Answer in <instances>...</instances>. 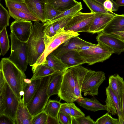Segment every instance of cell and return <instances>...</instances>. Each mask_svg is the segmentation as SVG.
<instances>
[{
    "label": "cell",
    "mask_w": 124,
    "mask_h": 124,
    "mask_svg": "<svg viewBox=\"0 0 124 124\" xmlns=\"http://www.w3.org/2000/svg\"><path fill=\"white\" fill-rule=\"evenodd\" d=\"M45 23L34 21L27 42L26 52L28 63L31 66L36 63L46 48L44 32Z\"/></svg>",
    "instance_id": "1"
},
{
    "label": "cell",
    "mask_w": 124,
    "mask_h": 124,
    "mask_svg": "<svg viewBox=\"0 0 124 124\" xmlns=\"http://www.w3.org/2000/svg\"><path fill=\"white\" fill-rule=\"evenodd\" d=\"M0 70H2L6 82L20 101L24 94V79L26 77L25 74L7 58L1 59Z\"/></svg>",
    "instance_id": "2"
},
{
    "label": "cell",
    "mask_w": 124,
    "mask_h": 124,
    "mask_svg": "<svg viewBox=\"0 0 124 124\" xmlns=\"http://www.w3.org/2000/svg\"><path fill=\"white\" fill-rule=\"evenodd\" d=\"M51 75L41 78L36 91L30 101L26 105L33 116L44 110L48 101L49 98L48 94V88Z\"/></svg>",
    "instance_id": "3"
},
{
    "label": "cell",
    "mask_w": 124,
    "mask_h": 124,
    "mask_svg": "<svg viewBox=\"0 0 124 124\" xmlns=\"http://www.w3.org/2000/svg\"><path fill=\"white\" fill-rule=\"evenodd\" d=\"M11 52L9 60L23 73L26 71L28 62L26 50L27 42L20 41L11 32Z\"/></svg>",
    "instance_id": "4"
},
{
    "label": "cell",
    "mask_w": 124,
    "mask_h": 124,
    "mask_svg": "<svg viewBox=\"0 0 124 124\" xmlns=\"http://www.w3.org/2000/svg\"><path fill=\"white\" fill-rule=\"evenodd\" d=\"M87 50L79 51L86 63L91 65L102 62L109 59L115 53L114 51L108 47L100 42Z\"/></svg>",
    "instance_id": "5"
},
{
    "label": "cell",
    "mask_w": 124,
    "mask_h": 124,
    "mask_svg": "<svg viewBox=\"0 0 124 124\" xmlns=\"http://www.w3.org/2000/svg\"><path fill=\"white\" fill-rule=\"evenodd\" d=\"M105 79L103 72L87 69L82 85L81 92L85 96L87 94L92 96L98 95L99 87Z\"/></svg>",
    "instance_id": "6"
},
{
    "label": "cell",
    "mask_w": 124,
    "mask_h": 124,
    "mask_svg": "<svg viewBox=\"0 0 124 124\" xmlns=\"http://www.w3.org/2000/svg\"><path fill=\"white\" fill-rule=\"evenodd\" d=\"M79 35L78 33L65 31L64 29L61 30L56 33L46 46L43 53L39 58L36 63L32 66V69L38 65L44 63L47 56L61 45L65 43L71 38Z\"/></svg>",
    "instance_id": "7"
},
{
    "label": "cell",
    "mask_w": 124,
    "mask_h": 124,
    "mask_svg": "<svg viewBox=\"0 0 124 124\" xmlns=\"http://www.w3.org/2000/svg\"><path fill=\"white\" fill-rule=\"evenodd\" d=\"M91 12L84 13L78 12L74 15L64 28L65 31L78 33L88 32L95 15Z\"/></svg>",
    "instance_id": "8"
},
{
    "label": "cell",
    "mask_w": 124,
    "mask_h": 124,
    "mask_svg": "<svg viewBox=\"0 0 124 124\" xmlns=\"http://www.w3.org/2000/svg\"><path fill=\"white\" fill-rule=\"evenodd\" d=\"M75 74L71 68L63 73L61 86L58 95L61 100L67 103H72L77 99L74 95Z\"/></svg>",
    "instance_id": "9"
},
{
    "label": "cell",
    "mask_w": 124,
    "mask_h": 124,
    "mask_svg": "<svg viewBox=\"0 0 124 124\" xmlns=\"http://www.w3.org/2000/svg\"><path fill=\"white\" fill-rule=\"evenodd\" d=\"M3 94V105L0 115H5L15 124L16 114L19 101L6 82L2 92Z\"/></svg>",
    "instance_id": "10"
},
{
    "label": "cell",
    "mask_w": 124,
    "mask_h": 124,
    "mask_svg": "<svg viewBox=\"0 0 124 124\" xmlns=\"http://www.w3.org/2000/svg\"><path fill=\"white\" fill-rule=\"evenodd\" d=\"M32 25L30 21L15 20L10 25L11 32L19 40L27 42L30 36Z\"/></svg>",
    "instance_id": "11"
},
{
    "label": "cell",
    "mask_w": 124,
    "mask_h": 124,
    "mask_svg": "<svg viewBox=\"0 0 124 124\" xmlns=\"http://www.w3.org/2000/svg\"><path fill=\"white\" fill-rule=\"evenodd\" d=\"M97 41L113 50L118 55L124 51V42L116 36L102 31L98 33Z\"/></svg>",
    "instance_id": "12"
},
{
    "label": "cell",
    "mask_w": 124,
    "mask_h": 124,
    "mask_svg": "<svg viewBox=\"0 0 124 124\" xmlns=\"http://www.w3.org/2000/svg\"><path fill=\"white\" fill-rule=\"evenodd\" d=\"M94 44L81 39L78 36H76L61 45L51 53L61 59L64 54L71 50H77L81 46Z\"/></svg>",
    "instance_id": "13"
},
{
    "label": "cell",
    "mask_w": 124,
    "mask_h": 124,
    "mask_svg": "<svg viewBox=\"0 0 124 124\" xmlns=\"http://www.w3.org/2000/svg\"><path fill=\"white\" fill-rule=\"evenodd\" d=\"M106 93L107 98L105 102L106 110L113 115L117 114L119 124H124V120L117 98L108 86L106 88Z\"/></svg>",
    "instance_id": "14"
},
{
    "label": "cell",
    "mask_w": 124,
    "mask_h": 124,
    "mask_svg": "<svg viewBox=\"0 0 124 124\" xmlns=\"http://www.w3.org/2000/svg\"><path fill=\"white\" fill-rule=\"evenodd\" d=\"M114 16L109 14L95 13L88 32L94 34L103 31Z\"/></svg>",
    "instance_id": "15"
},
{
    "label": "cell",
    "mask_w": 124,
    "mask_h": 124,
    "mask_svg": "<svg viewBox=\"0 0 124 124\" xmlns=\"http://www.w3.org/2000/svg\"><path fill=\"white\" fill-rule=\"evenodd\" d=\"M31 14L43 23L46 22L45 15V3L43 0H24Z\"/></svg>",
    "instance_id": "16"
},
{
    "label": "cell",
    "mask_w": 124,
    "mask_h": 124,
    "mask_svg": "<svg viewBox=\"0 0 124 124\" xmlns=\"http://www.w3.org/2000/svg\"><path fill=\"white\" fill-rule=\"evenodd\" d=\"M117 96L121 109L122 100L124 88V81L118 74L110 76L108 78V85Z\"/></svg>",
    "instance_id": "17"
},
{
    "label": "cell",
    "mask_w": 124,
    "mask_h": 124,
    "mask_svg": "<svg viewBox=\"0 0 124 124\" xmlns=\"http://www.w3.org/2000/svg\"><path fill=\"white\" fill-rule=\"evenodd\" d=\"M71 68L75 74L74 95L77 100L83 97L81 94V88L87 69L81 65Z\"/></svg>",
    "instance_id": "18"
},
{
    "label": "cell",
    "mask_w": 124,
    "mask_h": 124,
    "mask_svg": "<svg viewBox=\"0 0 124 124\" xmlns=\"http://www.w3.org/2000/svg\"><path fill=\"white\" fill-rule=\"evenodd\" d=\"M33 117L23 98L21 99L16 113L15 124H32Z\"/></svg>",
    "instance_id": "19"
},
{
    "label": "cell",
    "mask_w": 124,
    "mask_h": 124,
    "mask_svg": "<svg viewBox=\"0 0 124 124\" xmlns=\"http://www.w3.org/2000/svg\"><path fill=\"white\" fill-rule=\"evenodd\" d=\"M61 59L68 68L86 63L79 51L76 50H71L65 53L62 55Z\"/></svg>",
    "instance_id": "20"
},
{
    "label": "cell",
    "mask_w": 124,
    "mask_h": 124,
    "mask_svg": "<svg viewBox=\"0 0 124 124\" xmlns=\"http://www.w3.org/2000/svg\"><path fill=\"white\" fill-rule=\"evenodd\" d=\"M78 105L88 110L93 112L101 110H107L106 105L101 103L95 97L89 99L82 97L77 100Z\"/></svg>",
    "instance_id": "21"
},
{
    "label": "cell",
    "mask_w": 124,
    "mask_h": 124,
    "mask_svg": "<svg viewBox=\"0 0 124 124\" xmlns=\"http://www.w3.org/2000/svg\"><path fill=\"white\" fill-rule=\"evenodd\" d=\"M124 31V15L115 16L102 31L111 34L112 33Z\"/></svg>",
    "instance_id": "22"
},
{
    "label": "cell",
    "mask_w": 124,
    "mask_h": 124,
    "mask_svg": "<svg viewBox=\"0 0 124 124\" xmlns=\"http://www.w3.org/2000/svg\"><path fill=\"white\" fill-rule=\"evenodd\" d=\"M63 73L55 72L51 75L48 88L49 98L52 95L58 94L63 78Z\"/></svg>",
    "instance_id": "23"
},
{
    "label": "cell",
    "mask_w": 124,
    "mask_h": 124,
    "mask_svg": "<svg viewBox=\"0 0 124 124\" xmlns=\"http://www.w3.org/2000/svg\"><path fill=\"white\" fill-rule=\"evenodd\" d=\"M41 78H39L31 80L29 84L24 83L23 91L24 94L23 98L25 105L30 101L36 91L41 82Z\"/></svg>",
    "instance_id": "24"
},
{
    "label": "cell",
    "mask_w": 124,
    "mask_h": 124,
    "mask_svg": "<svg viewBox=\"0 0 124 124\" xmlns=\"http://www.w3.org/2000/svg\"><path fill=\"white\" fill-rule=\"evenodd\" d=\"M43 64L53 69L55 72L63 73L68 69L61 59L52 53L47 56Z\"/></svg>",
    "instance_id": "25"
},
{
    "label": "cell",
    "mask_w": 124,
    "mask_h": 124,
    "mask_svg": "<svg viewBox=\"0 0 124 124\" xmlns=\"http://www.w3.org/2000/svg\"><path fill=\"white\" fill-rule=\"evenodd\" d=\"M32 70L33 74L31 79V80L41 78L45 76L51 75L55 72L53 69L43 63L37 65Z\"/></svg>",
    "instance_id": "26"
},
{
    "label": "cell",
    "mask_w": 124,
    "mask_h": 124,
    "mask_svg": "<svg viewBox=\"0 0 124 124\" xmlns=\"http://www.w3.org/2000/svg\"><path fill=\"white\" fill-rule=\"evenodd\" d=\"M10 16L15 20L39 22L40 21L34 16L27 13L14 8H8Z\"/></svg>",
    "instance_id": "27"
},
{
    "label": "cell",
    "mask_w": 124,
    "mask_h": 124,
    "mask_svg": "<svg viewBox=\"0 0 124 124\" xmlns=\"http://www.w3.org/2000/svg\"><path fill=\"white\" fill-rule=\"evenodd\" d=\"M48 3L58 10L63 12L73 7L78 2L75 0H52Z\"/></svg>",
    "instance_id": "28"
},
{
    "label": "cell",
    "mask_w": 124,
    "mask_h": 124,
    "mask_svg": "<svg viewBox=\"0 0 124 124\" xmlns=\"http://www.w3.org/2000/svg\"><path fill=\"white\" fill-rule=\"evenodd\" d=\"M91 12L95 13L111 14L115 16L116 14L106 9L103 5L95 0H83Z\"/></svg>",
    "instance_id": "29"
},
{
    "label": "cell",
    "mask_w": 124,
    "mask_h": 124,
    "mask_svg": "<svg viewBox=\"0 0 124 124\" xmlns=\"http://www.w3.org/2000/svg\"><path fill=\"white\" fill-rule=\"evenodd\" d=\"M61 104L60 101L50 100L48 101L44 110L48 115L58 118Z\"/></svg>",
    "instance_id": "30"
},
{
    "label": "cell",
    "mask_w": 124,
    "mask_h": 124,
    "mask_svg": "<svg viewBox=\"0 0 124 124\" xmlns=\"http://www.w3.org/2000/svg\"><path fill=\"white\" fill-rule=\"evenodd\" d=\"M4 0L6 7L8 8H14L20 11L33 15L29 10L24 2V0Z\"/></svg>",
    "instance_id": "31"
},
{
    "label": "cell",
    "mask_w": 124,
    "mask_h": 124,
    "mask_svg": "<svg viewBox=\"0 0 124 124\" xmlns=\"http://www.w3.org/2000/svg\"><path fill=\"white\" fill-rule=\"evenodd\" d=\"M83 9L81 3H78L71 8L62 12L61 14L56 16L51 20L47 22L48 23H51L57 21L63 18L70 16H73L78 12L80 11Z\"/></svg>",
    "instance_id": "32"
},
{
    "label": "cell",
    "mask_w": 124,
    "mask_h": 124,
    "mask_svg": "<svg viewBox=\"0 0 124 124\" xmlns=\"http://www.w3.org/2000/svg\"><path fill=\"white\" fill-rule=\"evenodd\" d=\"M0 46L1 54L4 56L8 51L10 47L9 40L5 27L0 31Z\"/></svg>",
    "instance_id": "33"
},
{
    "label": "cell",
    "mask_w": 124,
    "mask_h": 124,
    "mask_svg": "<svg viewBox=\"0 0 124 124\" xmlns=\"http://www.w3.org/2000/svg\"><path fill=\"white\" fill-rule=\"evenodd\" d=\"M10 16L9 12L0 3V31L9 26Z\"/></svg>",
    "instance_id": "34"
},
{
    "label": "cell",
    "mask_w": 124,
    "mask_h": 124,
    "mask_svg": "<svg viewBox=\"0 0 124 124\" xmlns=\"http://www.w3.org/2000/svg\"><path fill=\"white\" fill-rule=\"evenodd\" d=\"M45 11L46 22L51 20L62 12L48 2L45 3Z\"/></svg>",
    "instance_id": "35"
},
{
    "label": "cell",
    "mask_w": 124,
    "mask_h": 124,
    "mask_svg": "<svg viewBox=\"0 0 124 124\" xmlns=\"http://www.w3.org/2000/svg\"><path fill=\"white\" fill-rule=\"evenodd\" d=\"M45 23V26L44 32L45 43L46 46L57 33L54 30L52 23H48L47 22Z\"/></svg>",
    "instance_id": "36"
},
{
    "label": "cell",
    "mask_w": 124,
    "mask_h": 124,
    "mask_svg": "<svg viewBox=\"0 0 124 124\" xmlns=\"http://www.w3.org/2000/svg\"><path fill=\"white\" fill-rule=\"evenodd\" d=\"M95 124H119L118 119L113 118L108 113L98 118Z\"/></svg>",
    "instance_id": "37"
},
{
    "label": "cell",
    "mask_w": 124,
    "mask_h": 124,
    "mask_svg": "<svg viewBox=\"0 0 124 124\" xmlns=\"http://www.w3.org/2000/svg\"><path fill=\"white\" fill-rule=\"evenodd\" d=\"M73 16L66 17L52 23H48L52 24L54 30L57 33L64 29Z\"/></svg>",
    "instance_id": "38"
},
{
    "label": "cell",
    "mask_w": 124,
    "mask_h": 124,
    "mask_svg": "<svg viewBox=\"0 0 124 124\" xmlns=\"http://www.w3.org/2000/svg\"><path fill=\"white\" fill-rule=\"evenodd\" d=\"M48 115L44 110L33 116L32 124H46Z\"/></svg>",
    "instance_id": "39"
},
{
    "label": "cell",
    "mask_w": 124,
    "mask_h": 124,
    "mask_svg": "<svg viewBox=\"0 0 124 124\" xmlns=\"http://www.w3.org/2000/svg\"><path fill=\"white\" fill-rule=\"evenodd\" d=\"M70 106V113L72 116L75 118L85 116V114L73 103H69Z\"/></svg>",
    "instance_id": "40"
},
{
    "label": "cell",
    "mask_w": 124,
    "mask_h": 124,
    "mask_svg": "<svg viewBox=\"0 0 124 124\" xmlns=\"http://www.w3.org/2000/svg\"><path fill=\"white\" fill-rule=\"evenodd\" d=\"M58 119L59 124H71L72 116L64 114L59 112Z\"/></svg>",
    "instance_id": "41"
},
{
    "label": "cell",
    "mask_w": 124,
    "mask_h": 124,
    "mask_svg": "<svg viewBox=\"0 0 124 124\" xmlns=\"http://www.w3.org/2000/svg\"><path fill=\"white\" fill-rule=\"evenodd\" d=\"M76 118L79 124H95V121L92 119L89 115L86 117L83 116Z\"/></svg>",
    "instance_id": "42"
},
{
    "label": "cell",
    "mask_w": 124,
    "mask_h": 124,
    "mask_svg": "<svg viewBox=\"0 0 124 124\" xmlns=\"http://www.w3.org/2000/svg\"><path fill=\"white\" fill-rule=\"evenodd\" d=\"M59 112L64 114L71 116L69 103H62Z\"/></svg>",
    "instance_id": "43"
},
{
    "label": "cell",
    "mask_w": 124,
    "mask_h": 124,
    "mask_svg": "<svg viewBox=\"0 0 124 124\" xmlns=\"http://www.w3.org/2000/svg\"><path fill=\"white\" fill-rule=\"evenodd\" d=\"M104 8L107 10L111 12L115 11L113 3L110 0H106L103 3Z\"/></svg>",
    "instance_id": "44"
},
{
    "label": "cell",
    "mask_w": 124,
    "mask_h": 124,
    "mask_svg": "<svg viewBox=\"0 0 124 124\" xmlns=\"http://www.w3.org/2000/svg\"><path fill=\"white\" fill-rule=\"evenodd\" d=\"M0 124H14L13 122L8 116L5 115H0Z\"/></svg>",
    "instance_id": "45"
},
{
    "label": "cell",
    "mask_w": 124,
    "mask_h": 124,
    "mask_svg": "<svg viewBox=\"0 0 124 124\" xmlns=\"http://www.w3.org/2000/svg\"><path fill=\"white\" fill-rule=\"evenodd\" d=\"M6 81L2 70H0V93L3 91L5 87Z\"/></svg>",
    "instance_id": "46"
},
{
    "label": "cell",
    "mask_w": 124,
    "mask_h": 124,
    "mask_svg": "<svg viewBox=\"0 0 124 124\" xmlns=\"http://www.w3.org/2000/svg\"><path fill=\"white\" fill-rule=\"evenodd\" d=\"M59 124L58 118L48 115L46 124Z\"/></svg>",
    "instance_id": "47"
},
{
    "label": "cell",
    "mask_w": 124,
    "mask_h": 124,
    "mask_svg": "<svg viewBox=\"0 0 124 124\" xmlns=\"http://www.w3.org/2000/svg\"><path fill=\"white\" fill-rule=\"evenodd\" d=\"M111 34L116 36L124 42V31L113 32Z\"/></svg>",
    "instance_id": "48"
},
{
    "label": "cell",
    "mask_w": 124,
    "mask_h": 124,
    "mask_svg": "<svg viewBox=\"0 0 124 124\" xmlns=\"http://www.w3.org/2000/svg\"><path fill=\"white\" fill-rule=\"evenodd\" d=\"M95 45V44L94 45H85L81 46L78 48L77 50L79 51L87 50L91 48L94 46Z\"/></svg>",
    "instance_id": "49"
},
{
    "label": "cell",
    "mask_w": 124,
    "mask_h": 124,
    "mask_svg": "<svg viewBox=\"0 0 124 124\" xmlns=\"http://www.w3.org/2000/svg\"><path fill=\"white\" fill-rule=\"evenodd\" d=\"M121 111L123 118L124 120V88L122 100Z\"/></svg>",
    "instance_id": "50"
},
{
    "label": "cell",
    "mask_w": 124,
    "mask_h": 124,
    "mask_svg": "<svg viewBox=\"0 0 124 124\" xmlns=\"http://www.w3.org/2000/svg\"><path fill=\"white\" fill-rule=\"evenodd\" d=\"M115 2L119 7L124 6V0H116Z\"/></svg>",
    "instance_id": "51"
},
{
    "label": "cell",
    "mask_w": 124,
    "mask_h": 124,
    "mask_svg": "<svg viewBox=\"0 0 124 124\" xmlns=\"http://www.w3.org/2000/svg\"><path fill=\"white\" fill-rule=\"evenodd\" d=\"M112 3L113 4L115 11L117 10L119 7L117 5L115 1L113 0H110Z\"/></svg>",
    "instance_id": "52"
},
{
    "label": "cell",
    "mask_w": 124,
    "mask_h": 124,
    "mask_svg": "<svg viewBox=\"0 0 124 124\" xmlns=\"http://www.w3.org/2000/svg\"><path fill=\"white\" fill-rule=\"evenodd\" d=\"M71 124H79L76 118L73 116H72Z\"/></svg>",
    "instance_id": "53"
},
{
    "label": "cell",
    "mask_w": 124,
    "mask_h": 124,
    "mask_svg": "<svg viewBox=\"0 0 124 124\" xmlns=\"http://www.w3.org/2000/svg\"><path fill=\"white\" fill-rule=\"evenodd\" d=\"M31 79L26 78L24 79V82L25 83L29 84L31 83Z\"/></svg>",
    "instance_id": "54"
},
{
    "label": "cell",
    "mask_w": 124,
    "mask_h": 124,
    "mask_svg": "<svg viewBox=\"0 0 124 124\" xmlns=\"http://www.w3.org/2000/svg\"><path fill=\"white\" fill-rule=\"evenodd\" d=\"M98 1L99 2L101 3L102 4H103V3L106 0H95Z\"/></svg>",
    "instance_id": "55"
},
{
    "label": "cell",
    "mask_w": 124,
    "mask_h": 124,
    "mask_svg": "<svg viewBox=\"0 0 124 124\" xmlns=\"http://www.w3.org/2000/svg\"><path fill=\"white\" fill-rule=\"evenodd\" d=\"M45 3L48 2L49 1L52 0H43Z\"/></svg>",
    "instance_id": "56"
},
{
    "label": "cell",
    "mask_w": 124,
    "mask_h": 124,
    "mask_svg": "<svg viewBox=\"0 0 124 124\" xmlns=\"http://www.w3.org/2000/svg\"></svg>",
    "instance_id": "57"
}]
</instances>
